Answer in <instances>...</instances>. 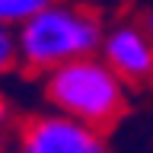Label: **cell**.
<instances>
[{
  "label": "cell",
  "instance_id": "9c48e42d",
  "mask_svg": "<svg viewBox=\"0 0 153 153\" xmlns=\"http://www.w3.org/2000/svg\"><path fill=\"white\" fill-rule=\"evenodd\" d=\"M131 16H134V19H137V22H140V26L153 35V0H140V3L134 7Z\"/></svg>",
  "mask_w": 153,
  "mask_h": 153
},
{
  "label": "cell",
  "instance_id": "5b68a950",
  "mask_svg": "<svg viewBox=\"0 0 153 153\" xmlns=\"http://www.w3.org/2000/svg\"><path fill=\"white\" fill-rule=\"evenodd\" d=\"M22 76V61H19V38L13 26L0 22V86H7L10 80Z\"/></svg>",
  "mask_w": 153,
  "mask_h": 153
},
{
  "label": "cell",
  "instance_id": "7a4b0ae2",
  "mask_svg": "<svg viewBox=\"0 0 153 153\" xmlns=\"http://www.w3.org/2000/svg\"><path fill=\"white\" fill-rule=\"evenodd\" d=\"M105 22L108 19L86 0H54L51 7L38 10L22 26H16L22 74L38 80L70 61L99 54Z\"/></svg>",
  "mask_w": 153,
  "mask_h": 153
},
{
  "label": "cell",
  "instance_id": "8992f818",
  "mask_svg": "<svg viewBox=\"0 0 153 153\" xmlns=\"http://www.w3.org/2000/svg\"><path fill=\"white\" fill-rule=\"evenodd\" d=\"M19 118H22V112L16 108L13 96L0 86V153H10V150H13V137H16Z\"/></svg>",
  "mask_w": 153,
  "mask_h": 153
},
{
  "label": "cell",
  "instance_id": "ba28073f",
  "mask_svg": "<svg viewBox=\"0 0 153 153\" xmlns=\"http://www.w3.org/2000/svg\"><path fill=\"white\" fill-rule=\"evenodd\" d=\"M93 10H99L105 19H115V16H121L124 7H128V0H86Z\"/></svg>",
  "mask_w": 153,
  "mask_h": 153
},
{
  "label": "cell",
  "instance_id": "3957f363",
  "mask_svg": "<svg viewBox=\"0 0 153 153\" xmlns=\"http://www.w3.org/2000/svg\"><path fill=\"white\" fill-rule=\"evenodd\" d=\"M10 153H115L108 131L35 105L22 112Z\"/></svg>",
  "mask_w": 153,
  "mask_h": 153
},
{
  "label": "cell",
  "instance_id": "52a82bcc",
  "mask_svg": "<svg viewBox=\"0 0 153 153\" xmlns=\"http://www.w3.org/2000/svg\"><path fill=\"white\" fill-rule=\"evenodd\" d=\"M54 0H0V22L3 26H22L29 16H35L38 10L51 7Z\"/></svg>",
  "mask_w": 153,
  "mask_h": 153
},
{
  "label": "cell",
  "instance_id": "6da1fadb",
  "mask_svg": "<svg viewBox=\"0 0 153 153\" xmlns=\"http://www.w3.org/2000/svg\"><path fill=\"white\" fill-rule=\"evenodd\" d=\"M32 83L38 89V105L99 131L121 124L134 105V89L99 54L70 61Z\"/></svg>",
  "mask_w": 153,
  "mask_h": 153
},
{
  "label": "cell",
  "instance_id": "277c9868",
  "mask_svg": "<svg viewBox=\"0 0 153 153\" xmlns=\"http://www.w3.org/2000/svg\"><path fill=\"white\" fill-rule=\"evenodd\" d=\"M99 57L131 86L134 93L153 89V35L134 16L121 13L105 22Z\"/></svg>",
  "mask_w": 153,
  "mask_h": 153
}]
</instances>
